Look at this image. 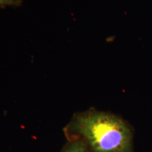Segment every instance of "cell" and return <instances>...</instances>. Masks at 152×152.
Listing matches in <instances>:
<instances>
[{
  "mask_svg": "<svg viewBox=\"0 0 152 152\" xmlns=\"http://www.w3.org/2000/svg\"><path fill=\"white\" fill-rule=\"evenodd\" d=\"M61 152H88L85 144L80 140H70Z\"/></svg>",
  "mask_w": 152,
  "mask_h": 152,
  "instance_id": "cell-2",
  "label": "cell"
},
{
  "mask_svg": "<svg viewBox=\"0 0 152 152\" xmlns=\"http://www.w3.org/2000/svg\"><path fill=\"white\" fill-rule=\"evenodd\" d=\"M22 4V0H0V7H19Z\"/></svg>",
  "mask_w": 152,
  "mask_h": 152,
  "instance_id": "cell-3",
  "label": "cell"
},
{
  "mask_svg": "<svg viewBox=\"0 0 152 152\" xmlns=\"http://www.w3.org/2000/svg\"><path fill=\"white\" fill-rule=\"evenodd\" d=\"M64 131L68 140H80L92 152H134L130 125L109 112L76 113Z\"/></svg>",
  "mask_w": 152,
  "mask_h": 152,
  "instance_id": "cell-1",
  "label": "cell"
}]
</instances>
